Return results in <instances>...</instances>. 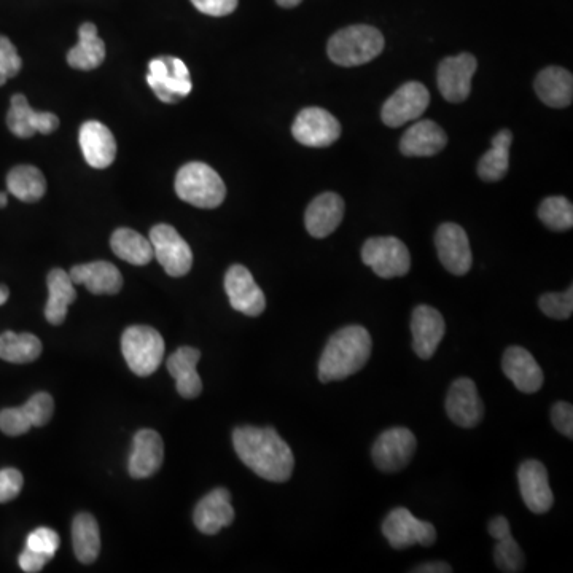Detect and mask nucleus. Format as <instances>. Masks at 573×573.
Returning a JSON list of instances; mask_svg holds the SVG:
<instances>
[{
  "mask_svg": "<svg viewBox=\"0 0 573 573\" xmlns=\"http://www.w3.org/2000/svg\"><path fill=\"white\" fill-rule=\"evenodd\" d=\"M233 445L242 464L263 480L273 483L290 480L295 457L276 430L252 425L238 427L233 432Z\"/></svg>",
  "mask_w": 573,
  "mask_h": 573,
  "instance_id": "f257e3e1",
  "label": "nucleus"
},
{
  "mask_svg": "<svg viewBox=\"0 0 573 573\" xmlns=\"http://www.w3.org/2000/svg\"><path fill=\"white\" fill-rule=\"evenodd\" d=\"M373 341L367 328L349 325L330 338L319 360L320 382L343 381L359 373L371 357Z\"/></svg>",
  "mask_w": 573,
  "mask_h": 573,
  "instance_id": "f03ea898",
  "label": "nucleus"
},
{
  "mask_svg": "<svg viewBox=\"0 0 573 573\" xmlns=\"http://www.w3.org/2000/svg\"><path fill=\"white\" fill-rule=\"evenodd\" d=\"M384 43V36L373 26H349L328 40V58L341 67L362 66L381 55Z\"/></svg>",
  "mask_w": 573,
  "mask_h": 573,
  "instance_id": "7ed1b4c3",
  "label": "nucleus"
},
{
  "mask_svg": "<svg viewBox=\"0 0 573 573\" xmlns=\"http://www.w3.org/2000/svg\"><path fill=\"white\" fill-rule=\"evenodd\" d=\"M176 193L191 206L215 209L227 198V187L211 166L195 161L177 172Z\"/></svg>",
  "mask_w": 573,
  "mask_h": 573,
  "instance_id": "20e7f679",
  "label": "nucleus"
},
{
  "mask_svg": "<svg viewBox=\"0 0 573 573\" xmlns=\"http://www.w3.org/2000/svg\"><path fill=\"white\" fill-rule=\"evenodd\" d=\"M121 352L134 375H153L163 362V336L147 325L126 328L121 336Z\"/></svg>",
  "mask_w": 573,
  "mask_h": 573,
  "instance_id": "39448f33",
  "label": "nucleus"
},
{
  "mask_svg": "<svg viewBox=\"0 0 573 573\" xmlns=\"http://www.w3.org/2000/svg\"><path fill=\"white\" fill-rule=\"evenodd\" d=\"M147 83L156 98L166 104L182 101L193 90L187 66L174 56H160L150 61Z\"/></svg>",
  "mask_w": 573,
  "mask_h": 573,
  "instance_id": "423d86ee",
  "label": "nucleus"
},
{
  "mask_svg": "<svg viewBox=\"0 0 573 573\" xmlns=\"http://www.w3.org/2000/svg\"><path fill=\"white\" fill-rule=\"evenodd\" d=\"M362 260L382 279L406 276L411 269L410 250L394 236L368 239L362 247Z\"/></svg>",
  "mask_w": 573,
  "mask_h": 573,
  "instance_id": "0eeeda50",
  "label": "nucleus"
},
{
  "mask_svg": "<svg viewBox=\"0 0 573 573\" xmlns=\"http://www.w3.org/2000/svg\"><path fill=\"white\" fill-rule=\"evenodd\" d=\"M382 534L395 550H406L410 546H432L437 542V529L432 523L421 521L406 508H395L382 523Z\"/></svg>",
  "mask_w": 573,
  "mask_h": 573,
  "instance_id": "6e6552de",
  "label": "nucleus"
},
{
  "mask_svg": "<svg viewBox=\"0 0 573 573\" xmlns=\"http://www.w3.org/2000/svg\"><path fill=\"white\" fill-rule=\"evenodd\" d=\"M153 258L158 260L164 271L172 277H182L190 273L193 265V252L176 228L160 223L150 231Z\"/></svg>",
  "mask_w": 573,
  "mask_h": 573,
  "instance_id": "1a4fd4ad",
  "label": "nucleus"
},
{
  "mask_svg": "<svg viewBox=\"0 0 573 573\" xmlns=\"http://www.w3.org/2000/svg\"><path fill=\"white\" fill-rule=\"evenodd\" d=\"M416 448H418V441L410 429L394 427V429L382 432L376 438L375 445L371 449V456L381 472L395 473L410 465Z\"/></svg>",
  "mask_w": 573,
  "mask_h": 573,
  "instance_id": "9d476101",
  "label": "nucleus"
},
{
  "mask_svg": "<svg viewBox=\"0 0 573 573\" xmlns=\"http://www.w3.org/2000/svg\"><path fill=\"white\" fill-rule=\"evenodd\" d=\"M292 134L301 145L322 149L335 144L341 136L340 121L320 107L301 110L292 126Z\"/></svg>",
  "mask_w": 573,
  "mask_h": 573,
  "instance_id": "9b49d317",
  "label": "nucleus"
},
{
  "mask_svg": "<svg viewBox=\"0 0 573 573\" xmlns=\"http://www.w3.org/2000/svg\"><path fill=\"white\" fill-rule=\"evenodd\" d=\"M430 93L422 83L408 82L400 86L382 106L381 117L384 125L398 128L408 121L422 117L429 107Z\"/></svg>",
  "mask_w": 573,
  "mask_h": 573,
  "instance_id": "f8f14e48",
  "label": "nucleus"
},
{
  "mask_svg": "<svg viewBox=\"0 0 573 573\" xmlns=\"http://www.w3.org/2000/svg\"><path fill=\"white\" fill-rule=\"evenodd\" d=\"M476 69H478V61L470 53L443 59L438 67V88L443 98L453 104H459L468 99Z\"/></svg>",
  "mask_w": 573,
  "mask_h": 573,
  "instance_id": "ddd939ff",
  "label": "nucleus"
},
{
  "mask_svg": "<svg viewBox=\"0 0 573 573\" xmlns=\"http://www.w3.org/2000/svg\"><path fill=\"white\" fill-rule=\"evenodd\" d=\"M225 292L231 308L249 317L262 316L266 308L263 290L258 287L249 269L242 265H233L225 276Z\"/></svg>",
  "mask_w": 573,
  "mask_h": 573,
  "instance_id": "4468645a",
  "label": "nucleus"
},
{
  "mask_svg": "<svg viewBox=\"0 0 573 573\" xmlns=\"http://www.w3.org/2000/svg\"><path fill=\"white\" fill-rule=\"evenodd\" d=\"M441 265L454 276H465L473 263L472 249L467 233L457 223H443L435 234Z\"/></svg>",
  "mask_w": 573,
  "mask_h": 573,
  "instance_id": "2eb2a0df",
  "label": "nucleus"
},
{
  "mask_svg": "<svg viewBox=\"0 0 573 573\" xmlns=\"http://www.w3.org/2000/svg\"><path fill=\"white\" fill-rule=\"evenodd\" d=\"M448 418L464 429H473L484 418V406L478 387L470 378H459L449 387L446 397Z\"/></svg>",
  "mask_w": 573,
  "mask_h": 573,
  "instance_id": "dca6fc26",
  "label": "nucleus"
},
{
  "mask_svg": "<svg viewBox=\"0 0 573 573\" xmlns=\"http://www.w3.org/2000/svg\"><path fill=\"white\" fill-rule=\"evenodd\" d=\"M519 491L526 505L535 515H543L553 507L554 496L551 491L548 472L538 460H526L519 467Z\"/></svg>",
  "mask_w": 573,
  "mask_h": 573,
  "instance_id": "f3484780",
  "label": "nucleus"
},
{
  "mask_svg": "<svg viewBox=\"0 0 573 573\" xmlns=\"http://www.w3.org/2000/svg\"><path fill=\"white\" fill-rule=\"evenodd\" d=\"M445 332V319L437 309L427 305L414 308L411 316V333H413V349L419 359H432Z\"/></svg>",
  "mask_w": 573,
  "mask_h": 573,
  "instance_id": "a211bd4d",
  "label": "nucleus"
},
{
  "mask_svg": "<svg viewBox=\"0 0 573 573\" xmlns=\"http://www.w3.org/2000/svg\"><path fill=\"white\" fill-rule=\"evenodd\" d=\"M7 126L15 136L28 139L34 134H51L59 126V118L50 112H36L24 94H15L7 114Z\"/></svg>",
  "mask_w": 573,
  "mask_h": 573,
  "instance_id": "6ab92c4d",
  "label": "nucleus"
},
{
  "mask_svg": "<svg viewBox=\"0 0 573 573\" xmlns=\"http://www.w3.org/2000/svg\"><path fill=\"white\" fill-rule=\"evenodd\" d=\"M502 370L515 384L516 389L524 394H535L542 389L545 381L542 368L534 359V355L521 346L508 347L503 354Z\"/></svg>",
  "mask_w": 573,
  "mask_h": 573,
  "instance_id": "aec40b11",
  "label": "nucleus"
},
{
  "mask_svg": "<svg viewBox=\"0 0 573 573\" xmlns=\"http://www.w3.org/2000/svg\"><path fill=\"white\" fill-rule=\"evenodd\" d=\"M78 142L86 163L94 169H106L117 156V141L114 134L99 121H86L80 128Z\"/></svg>",
  "mask_w": 573,
  "mask_h": 573,
  "instance_id": "412c9836",
  "label": "nucleus"
},
{
  "mask_svg": "<svg viewBox=\"0 0 573 573\" xmlns=\"http://www.w3.org/2000/svg\"><path fill=\"white\" fill-rule=\"evenodd\" d=\"M164 459L163 438L152 429L139 430L134 435L133 451L129 456L128 472L136 480L150 478L160 470Z\"/></svg>",
  "mask_w": 573,
  "mask_h": 573,
  "instance_id": "4be33fe9",
  "label": "nucleus"
},
{
  "mask_svg": "<svg viewBox=\"0 0 573 573\" xmlns=\"http://www.w3.org/2000/svg\"><path fill=\"white\" fill-rule=\"evenodd\" d=\"M193 521L199 532L206 535L219 534L223 527L234 521V508L228 489L217 488L199 500L193 513Z\"/></svg>",
  "mask_w": 573,
  "mask_h": 573,
  "instance_id": "5701e85b",
  "label": "nucleus"
},
{
  "mask_svg": "<svg viewBox=\"0 0 573 573\" xmlns=\"http://www.w3.org/2000/svg\"><path fill=\"white\" fill-rule=\"evenodd\" d=\"M344 217V201L336 193H322L312 199L306 209V230L312 238L324 239L340 227Z\"/></svg>",
  "mask_w": 573,
  "mask_h": 573,
  "instance_id": "b1692460",
  "label": "nucleus"
},
{
  "mask_svg": "<svg viewBox=\"0 0 573 573\" xmlns=\"http://www.w3.org/2000/svg\"><path fill=\"white\" fill-rule=\"evenodd\" d=\"M72 282L85 285L93 295H117L123 287V277L117 266L109 262H93L71 269Z\"/></svg>",
  "mask_w": 573,
  "mask_h": 573,
  "instance_id": "393cba45",
  "label": "nucleus"
},
{
  "mask_svg": "<svg viewBox=\"0 0 573 573\" xmlns=\"http://www.w3.org/2000/svg\"><path fill=\"white\" fill-rule=\"evenodd\" d=\"M448 144L443 128L432 120L414 123L400 141V152L405 156H433L445 149Z\"/></svg>",
  "mask_w": 573,
  "mask_h": 573,
  "instance_id": "a878e982",
  "label": "nucleus"
},
{
  "mask_svg": "<svg viewBox=\"0 0 573 573\" xmlns=\"http://www.w3.org/2000/svg\"><path fill=\"white\" fill-rule=\"evenodd\" d=\"M535 93L546 106L566 109L573 99L572 74L562 67H546L535 78Z\"/></svg>",
  "mask_w": 573,
  "mask_h": 573,
  "instance_id": "bb28decb",
  "label": "nucleus"
},
{
  "mask_svg": "<svg viewBox=\"0 0 573 573\" xmlns=\"http://www.w3.org/2000/svg\"><path fill=\"white\" fill-rule=\"evenodd\" d=\"M201 359V352L195 347H180L169 357L168 371L176 379L177 392L184 398L199 397L203 392V381L199 378L196 365Z\"/></svg>",
  "mask_w": 573,
  "mask_h": 573,
  "instance_id": "cd10ccee",
  "label": "nucleus"
},
{
  "mask_svg": "<svg viewBox=\"0 0 573 573\" xmlns=\"http://www.w3.org/2000/svg\"><path fill=\"white\" fill-rule=\"evenodd\" d=\"M106 59V43L102 42L98 28L93 23H83L78 28V43L67 53V63L77 71L98 69Z\"/></svg>",
  "mask_w": 573,
  "mask_h": 573,
  "instance_id": "c85d7f7f",
  "label": "nucleus"
},
{
  "mask_svg": "<svg viewBox=\"0 0 573 573\" xmlns=\"http://www.w3.org/2000/svg\"><path fill=\"white\" fill-rule=\"evenodd\" d=\"M48 301L45 306V319L51 325H61L67 317L69 306L77 300L75 284L67 271L51 269L47 277Z\"/></svg>",
  "mask_w": 573,
  "mask_h": 573,
  "instance_id": "c756f323",
  "label": "nucleus"
},
{
  "mask_svg": "<svg viewBox=\"0 0 573 573\" xmlns=\"http://www.w3.org/2000/svg\"><path fill=\"white\" fill-rule=\"evenodd\" d=\"M511 144H513V133L510 129H502L492 139L491 150L484 153L478 163V176L484 182H499L507 176Z\"/></svg>",
  "mask_w": 573,
  "mask_h": 573,
  "instance_id": "7c9ffc66",
  "label": "nucleus"
},
{
  "mask_svg": "<svg viewBox=\"0 0 573 573\" xmlns=\"http://www.w3.org/2000/svg\"><path fill=\"white\" fill-rule=\"evenodd\" d=\"M72 545L75 556L83 564H93L101 551L98 521L90 513H80L72 523Z\"/></svg>",
  "mask_w": 573,
  "mask_h": 573,
  "instance_id": "2f4dec72",
  "label": "nucleus"
},
{
  "mask_svg": "<svg viewBox=\"0 0 573 573\" xmlns=\"http://www.w3.org/2000/svg\"><path fill=\"white\" fill-rule=\"evenodd\" d=\"M110 247L121 260L131 265H149L153 260V247L150 239L131 228H120L110 238Z\"/></svg>",
  "mask_w": 573,
  "mask_h": 573,
  "instance_id": "473e14b6",
  "label": "nucleus"
},
{
  "mask_svg": "<svg viewBox=\"0 0 573 573\" xmlns=\"http://www.w3.org/2000/svg\"><path fill=\"white\" fill-rule=\"evenodd\" d=\"M8 191L23 203H37L47 191V180L36 166H16L7 176Z\"/></svg>",
  "mask_w": 573,
  "mask_h": 573,
  "instance_id": "72a5a7b5",
  "label": "nucleus"
},
{
  "mask_svg": "<svg viewBox=\"0 0 573 573\" xmlns=\"http://www.w3.org/2000/svg\"><path fill=\"white\" fill-rule=\"evenodd\" d=\"M42 354V341L31 333L5 332L0 335V359L10 363H31Z\"/></svg>",
  "mask_w": 573,
  "mask_h": 573,
  "instance_id": "f704fd0d",
  "label": "nucleus"
},
{
  "mask_svg": "<svg viewBox=\"0 0 573 573\" xmlns=\"http://www.w3.org/2000/svg\"><path fill=\"white\" fill-rule=\"evenodd\" d=\"M538 217L553 231H567L573 227V206L564 196H550L538 207Z\"/></svg>",
  "mask_w": 573,
  "mask_h": 573,
  "instance_id": "c9c22d12",
  "label": "nucleus"
},
{
  "mask_svg": "<svg viewBox=\"0 0 573 573\" xmlns=\"http://www.w3.org/2000/svg\"><path fill=\"white\" fill-rule=\"evenodd\" d=\"M494 562H496L500 572H523L524 566H526V556H524L521 546L518 545L513 535H505V537L497 540L496 546H494Z\"/></svg>",
  "mask_w": 573,
  "mask_h": 573,
  "instance_id": "e433bc0d",
  "label": "nucleus"
},
{
  "mask_svg": "<svg viewBox=\"0 0 573 573\" xmlns=\"http://www.w3.org/2000/svg\"><path fill=\"white\" fill-rule=\"evenodd\" d=\"M538 306L545 316L556 320H566L572 317L573 289L569 287L562 293H545L538 298Z\"/></svg>",
  "mask_w": 573,
  "mask_h": 573,
  "instance_id": "4c0bfd02",
  "label": "nucleus"
},
{
  "mask_svg": "<svg viewBox=\"0 0 573 573\" xmlns=\"http://www.w3.org/2000/svg\"><path fill=\"white\" fill-rule=\"evenodd\" d=\"M21 408L31 421L32 427H43L50 422L51 416L55 413V400L47 392H39L32 395Z\"/></svg>",
  "mask_w": 573,
  "mask_h": 573,
  "instance_id": "58836bf2",
  "label": "nucleus"
},
{
  "mask_svg": "<svg viewBox=\"0 0 573 573\" xmlns=\"http://www.w3.org/2000/svg\"><path fill=\"white\" fill-rule=\"evenodd\" d=\"M21 67H23V61L15 45L8 37L0 36V86L5 85L8 78L20 74Z\"/></svg>",
  "mask_w": 573,
  "mask_h": 573,
  "instance_id": "ea45409f",
  "label": "nucleus"
},
{
  "mask_svg": "<svg viewBox=\"0 0 573 573\" xmlns=\"http://www.w3.org/2000/svg\"><path fill=\"white\" fill-rule=\"evenodd\" d=\"M59 535L55 531H51L48 527H39L36 531L31 532L26 540V548L36 553L45 554L48 558H55L56 551H58Z\"/></svg>",
  "mask_w": 573,
  "mask_h": 573,
  "instance_id": "a19ab883",
  "label": "nucleus"
},
{
  "mask_svg": "<svg viewBox=\"0 0 573 573\" xmlns=\"http://www.w3.org/2000/svg\"><path fill=\"white\" fill-rule=\"evenodd\" d=\"M32 424L23 408H7L0 411V430L10 437H20L31 430Z\"/></svg>",
  "mask_w": 573,
  "mask_h": 573,
  "instance_id": "79ce46f5",
  "label": "nucleus"
},
{
  "mask_svg": "<svg viewBox=\"0 0 573 573\" xmlns=\"http://www.w3.org/2000/svg\"><path fill=\"white\" fill-rule=\"evenodd\" d=\"M23 475L16 468L0 470V503H7L20 496L23 489Z\"/></svg>",
  "mask_w": 573,
  "mask_h": 573,
  "instance_id": "37998d69",
  "label": "nucleus"
},
{
  "mask_svg": "<svg viewBox=\"0 0 573 573\" xmlns=\"http://www.w3.org/2000/svg\"><path fill=\"white\" fill-rule=\"evenodd\" d=\"M551 422L562 435L573 437V406L567 402H559L551 408Z\"/></svg>",
  "mask_w": 573,
  "mask_h": 573,
  "instance_id": "c03bdc74",
  "label": "nucleus"
},
{
  "mask_svg": "<svg viewBox=\"0 0 573 573\" xmlns=\"http://www.w3.org/2000/svg\"><path fill=\"white\" fill-rule=\"evenodd\" d=\"M239 0H191L199 12L209 16H227L238 8Z\"/></svg>",
  "mask_w": 573,
  "mask_h": 573,
  "instance_id": "a18cd8bd",
  "label": "nucleus"
},
{
  "mask_svg": "<svg viewBox=\"0 0 573 573\" xmlns=\"http://www.w3.org/2000/svg\"><path fill=\"white\" fill-rule=\"evenodd\" d=\"M50 561L51 558L45 554L36 553V551L28 550V548H24L23 553L20 554V559H18L21 570L28 573L40 572Z\"/></svg>",
  "mask_w": 573,
  "mask_h": 573,
  "instance_id": "49530a36",
  "label": "nucleus"
},
{
  "mask_svg": "<svg viewBox=\"0 0 573 573\" xmlns=\"http://www.w3.org/2000/svg\"><path fill=\"white\" fill-rule=\"evenodd\" d=\"M488 531L492 538L499 540V538L511 534L510 523H508L507 518L497 516V518L492 519L491 523H489Z\"/></svg>",
  "mask_w": 573,
  "mask_h": 573,
  "instance_id": "de8ad7c7",
  "label": "nucleus"
},
{
  "mask_svg": "<svg viewBox=\"0 0 573 573\" xmlns=\"http://www.w3.org/2000/svg\"><path fill=\"white\" fill-rule=\"evenodd\" d=\"M411 572L416 573H451L453 572V567L446 564V562H427V564H422V566L416 567V569L411 570Z\"/></svg>",
  "mask_w": 573,
  "mask_h": 573,
  "instance_id": "09e8293b",
  "label": "nucleus"
},
{
  "mask_svg": "<svg viewBox=\"0 0 573 573\" xmlns=\"http://www.w3.org/2000/svg\"><path fill=\"white\" fill-rule=\"evenodd\" d=\"M277 4L284 8L298 7L303 0H276Z\"/></svg>",
  "mask_w": 573,
  "mask_h": 573,
  "instance_id": "8fccbe9b",
  "label": "nucleus"
},
{
  "mask_svg": "<svg viewBox=\"0 0 573 573\" xmlns=\"http://www.w3.org/2000/svg\"><path fill=\"white\" fill-rule=\"evenodd\" d=\"M8 297H10V292H8L7 287H5V285H0V306L7 303Z\"/></svg>",
  "mask_w": 573,
  "mask_h": 573,
  "instance_id": "3c124183",
  "label": "nucleus"
},
{
  "mask_svg": "<svg viewBox=\"0 0 573 573\" xmlns=\"http://www.w3.org/2000/svg\"><path fill=\"white\" fill-rule=\"evenodd\" d=\"M7 203H8L7 195H5V193H2V191H0V209H2V207L7 206Z\"/></svg>",
  "mask_w": 573,
  "mask_h": 573,
  "instance_id": "603ef678",
  "label": "nucleus"
}]
</instances>
